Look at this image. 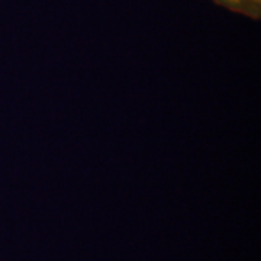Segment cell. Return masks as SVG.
I'll use <instances>...</instances> for the list:
<instances>
[{"mask_svg": "<svg viewBox=\"0 0 261 261\" xmlns=\"http://www.w3.org/2000/svg\"><path fill=\"white\" fill-rule=\"evenodd\" d=\"M231 3H235V5H245L247 2H255V0H228Z\"/></svg>", "mask_w": 261, "mask_h": 261, "instance_id": "cell-1", "label": "cell"}]
</instances>
